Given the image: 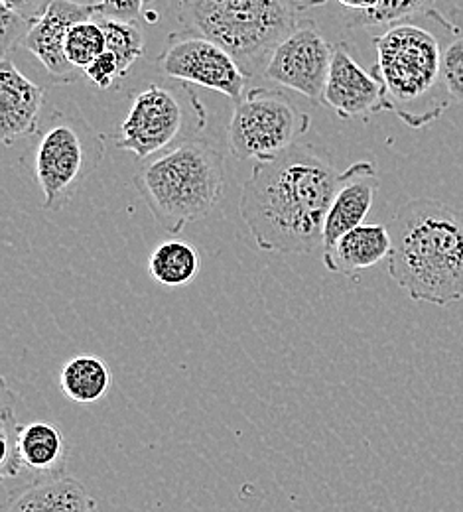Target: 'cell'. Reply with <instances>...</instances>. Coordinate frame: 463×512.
I'll return each instance as SVG.
<instances>
[{"mask_svg": "<svg viewBox=\"0 0 463 512\" xmlns=\"http://www.w3.org/2000/svg\"><path fill=\"white\" fill-rule=\"evenodd\" d=\"M339 176L326 148L304 142L257 164L239 201L241 219L257 247L300 255L324 245V225Z\"/></svg>", "mask_w": 463, "mask_h": 512, "instance_id": "1", "label": "cell"}, {"mask_svg": "<svg viewBox=\"0 0 463 512\" xmlns=\"http://www.w3.org/2000/svg\"><path fill=\"white\" fill-rule=\"evenodd\" d=\"M389 274L414 300L446 308L463 300V213L438 199H412L391 225Z\"/></svg>", "mask_w": 463, "mask_h": 512, "instance_id": "2", "label": "cell"}, {"mask_svg": "<svg viewBox=\"0 0 463 512\" xmlns=\"http://www.w3.org/2000/svg\"><path fill=\"white\" fill-rule=\"evenodd\" d=\"M133 184L158 229L174 239L223 199L225 156L211 140L190 138L146 162Z\"/></svg>", "mask_w": 463, "mask_h": 512, "instance_id": "3", "label": "cell"}, {"mask_svg": "<svg viewBox=\"0 0 463 512\" xmlns=\"http://www.w3.org/2000/svg\"><path fill=\"white\" fill-rule=\"evenodd\" d=\"M379 75L391 113L410 128L438 121L452 97L442 71V42L426 26L412 22L385 28L375 38Z\"/></svg>", "mask_w": 463, "mask_h": 512, "instance_id": "4", "label": "cell"}, {"mask_svg": "<svg viewBox=\"0 0 463 512\" xmlns=\"http://www.w3.org/2000/svg\"><path fill=\"white\" fill-rule=\"evenodd\" d=\"M184 30L225 48L251 79L265 73L278 44L298 26V10L286 0H182Z\"/></svg>", "mask_w": 463, "mask_h": 512, "instance_id": "5", "label": "cell"}, {"mask_svg": "<svg viewBox=\"0 0 463 512\" xmlns=\"http://www.w3.org/2000/svg\"><path fill=\"white\" fill-rule=\"evenodd\" d=\"M105 150V136L95 132L75 105L56 109L34 158V176L44 195L42 207L50 213L64 209L79 186L101 166Z\"/></svg>", "mask_w": 463, "mask_h": 512, "instance_id": "6", "label": "cell"}, {"mask_svg": "<svg viewBox=\"0 0 463 512\" xmlns=\"http://www.w3.org/2000/svg\"><path fill=\"white\" fill-rule=\"evenodd\" d=\"M308 128L310 115L300 111L282 91L257 87L235 103L227 144L235 158L261 164L298 144Z\"/></svg>", "mask_w": 463, "mask_h": 512, "instance_id": "7", "label": "cell"}, {"mask_svg": "<svg viewBox=\"0 0 463 512\" xmlns=\"http://www.w3.org/2000/svg\"><path fill=\"white\" fill-rule=\"evenodd\" d=\"M182 85L180 93L158 83L140 89L121 125L117 146L138 160H148L164 150H172L192 121L203 125L205 113L199 101L188 105L196 95L186 91V83Z\"/></svg>", "mask_w": 463, "mask_h": 512, "instance_id": "8", "label": "cell"}, {"mask_svg": "<svg viewBox=\"0 0 463 512\" xmlns=\"http://www.w3.org/2000/svg\"><path fill=\"white\" fill-rule=\"evenodd\" d=\"M158 65L170 79L217 91L235 103L247 93L249 77L237 60L219 44L192 30L170 34Z\"/></svg>", "mask_w": 463, "mask_h": 512, "instance_id": "9", "label": "cell"}, {"mask_svg": "<svg viewBox=\"0 0 463 512\" xmlns=\"http://www.w3.org/2000/svg\"><path fill=\"white\" fill-rule=\"evenodd\" d=\"M333 52L335 44H330L312 20H300L272 52L263 75L272 83L322 105Z\"/></svg>", "mask_w": 463, "mask_h": 512, "instance_id": "10", "label": "cell"}, {"mask_svg": "<svg viewBox=\"0 0 463 512\" xmlns=\"http://www.w3.org/2000/svg\"><path fill=\"white\" fill-rule=\"evenodd\" d=\"M97 16V2L83 0H50L46 10L30 24L20 48L28 50L54 83H75L83 71L69 64L66 40L69 30Z\"/></svg>", "mask_w": 463, "mask_h": 512, "instance_id": "11", "label": "cell"}, {"mask_svg": "<svg viewBox=\"0 0 463 512\" xmlns=\"http://www.w3.org/2000/svg\"><path fill=\"white\" fill-rule=\"evenodd\" d=\"M339 119H363L391 111L385 87L375 71H367L351 56L347 44H335L324 103Z\"/></svg>", "mask_w": 463, "mask_h": 512, "instance_id": "12", "label": "cell"}, {"mask_svg": "<svg viewBox=\"0 0 463 512\" xmlns=\"http://www.w3.org/2000/svg\"><path fill=\"white\" fill-rule=\"evenodd\" d=\"M377 190L379 174L373 162H355L341 172L324 225V251L365 223Z\"/></svg>", "mask_w": 463, "mask_h": 512, "instance_id": "13", "label": "cell"}, {"mask_svg": "<svg viewBox=\"0 0 463 512\" xmlns=\"http://www.w3.org/2000/svg\"><path fill=\"white\" fill-rule=\"evenodd\" d=\"M44 101L46 89L4 58L0 64V136L6 146L38 134Z\"/></svg>", "mask_w": 463, "mask_h": 512, "instance_id": "14", "label": "cell"}, {"mask_svg": "<svg viewBox=\"0 0 463 512\" xmlns=\"http://www.w3.org/2000/svg\"><path fill=\"white\" fill-rule=\"evenodd\" d=\"M2 512H97V501L75 477L56 475L26 483L12 497H4Z\"/></svg>", "mask_w": 463, "mask_h": 512, "instance_id": "15", "label": "cell"}, {"mask_svg": "<svg viewBox=\"0 0 463 512\" xmlns=\"http://www.w3.org/2000/svg\"><path fill=\"white\" fill-rule=\"evenodd\" d=\"M391 251V229L379 223H363L324 251V264L333 274L351 278L389 258Z\"/></svg>", "mask_w": 463, "mask_h": 512, "instance_id": "16", "label": "cell"}, {"mask_svg": "<svg viewBox=\"0 0 463 512\" xmlns=\"http://www.w3.org/2000/svg\"><path fill=\"white\" fill-rule=\"evenodd\" d=\"M20 457L26 467V473H30L34 481L64 475L67 457L66 438L52 424H26L20 432Z\"/></svg>", "mask_w": 463, "mask_h": 512, "instance_id": "17", "label": "cell"}, {"mask_svg": "<svg viewBox=\"0 0 463 512\" xmlns=\"http://www.w3.org/2000/svg\"><path fill=\"white\" fill-rule=\"evenodd\" d=\"M113 375L103 359L91 353H81L69 359L60 371V388L69 400L77 404H95L111 388Z\"/></svg>", "mask_w": 463, "mask_h": 512, "instance_id": "18", "label": "cell"}, {"mask_svg": "<svg viewBox=\"0 0 463 512\" xmlns=\"http://www.w3.org/2000/svg\"><path fill=\"white\" fill-rule=\"evenodd\" d=\"M150 276L170 288L188 286L198 278L201 258L196 247L188 241L170 239L160 243L148 258Z\"/></svg>", "mask_w": 463, "mask_h": 512, "instance_id": "19", "label": "cell"}, {"mask_svg": "<svg viewBox=\"0 0 463 512\" xmlns=\"http://www.w3.org/2000/svg\"><path fill=\"white\" fill-rule=\"evenodd\" d=\"M440 2L442 0H379L375 10L363 16H351L349 22L361 28H391L395 24L412 22L416 18L442 22L450 16V12L456 6L450 12H446L440 6Z\"/></svg>", "mask_w": 463, "mask_h": 512, "instance_id": "20", "label": "cell"}, {"mask_svg": "<svg viewBox=\"0 0 463 512\" xmlns=\"http://www.w3.org/2000/svg\"><path fill=\"white\" fill-rule=\"evenodd\" d=\"M12 390L8 388L6 379H2V414H0V440H2V457H0V477L6 485L8 481H16L26 475V467L20 457V432L22 426L14 416Z\"/></svg>", "mask_w": 463, "mask_h": 512, "instance_id": "21", "label": "cell"}, {"mask_svg": "<svg viewBox=\"0 0 463 512\" xmlns=\"http://www.w3.org/2000/svg\"><path fill=\"white\" fill-rule=\"evenodd\" d=\"M97 22L101 24L107 40V52L113 54L119 62L121 69V79H125L134 62L144 56V36L138 24L134 22H125V20H115V18H103L97 16Z\"/></svg>", "mask_w": 463, "mask_h": 512, "instance_id": "22", "label": "cell"}, {"mask_svg": "<svg viewBox=\"0 0 463 512\" xmlns=\"http://www.w3.org/2000/svg\"><path fill=\"white\" fill-rule=\"evenodd\" d=\"M107 52V40L97 20H85L75 24L66 40V56L69 64L85 71L99 56Z\"/></svg>", "mask_w": 463, "mask_h": 512, "instance_id": "23", "label": "cell"}, {"mask_svg": "<svg viewBox=\"0 0 463 512\" xmlns=\"http://www.w3.org/2000/svg\"><path fill=\"white\" fill-rule=\"evenodd\" d=\"M458 26L450 34V40L442 46V71L452 101L463 105V8L456 10Z\"/></svg>", "mask_w": 463, "mask_h": 512, "instance_id": "24", "label": "cell"}, {"mask_svg": "<svg viewBox=\"0 0 463 512\" xmlns=\"http://www.w3.org/2000/svg\"><path fill=\"white\" fill-rule=\"evenodd\" d=\"M0 14H2V18H0V24H2V40H0L2 42V56L8 58L12 50L20 48L28 28H30V22L20 18L18 14L10 12L4 6H0Z\"/></svg>", "mask_w": 463, "mask_h": 512, "instance_id": "25", "label": "cell"}, {"mask_svg": "<svg viewBox=\"0 0 463 512\" xmlns=\"http://www.w3.org/2000/svg\"><path fill=\"white\" fill-rule=\"evenodd\" d=\"M148 2H152V0H99L97 16L136 24L140 20V16H144V6Z\"/></svg>", "mask_w": 463, "mask_h": 512, "instance_id": "26", "label": "cell"}, {"mask_svg": "<svg viewBox=\"0 0 463 512\" xmlns=\"http://www.w3.org/2000/svg\"><path fill=\"white\" fill-rule=\"evenodd\" d=\"M85 77L97 85L99 89H111L117 79H121V69H119V62L113 54L105 52L103 56H99L93 64L89 65L85 71Z\"/></svg>", "mask_w": 463, "mask_h": 512, "instance_id": "27", "label": "cell"}, {"mask_svg": "<svg viewBox=\"0 0 463 512\" xmlns=\"http://www.w3.org/2000/svg\"><path fill=\"white\" fill-rule=\"evenodd\" d=\"M48 4L50 0H0V6L8 8L10 12L28 20L30 24L46 10Z\"/></svg>", "mask_w": 463, "mask_h": 512, "instance_id": "28", "label": "cell"}, {"mask_svg": "<svg viewBox=\"0 0 463 512\" xmlns=\"http://www.w3.org/2000/svg\"><path fill=\"white\" fill-rule=\"evenodd\" d=\"M345 10L353 12V16H363L369 14L371 10L377 8L379 0H337Z\"/></svg>", "mask_w": 463, "mask_h": 512, "instance_id": "29", "label": "cell"}, {"mask_svg": "<svg viewBox=\"0 0 463 512\" xmlns=\"http://www.w3.org/2000/svg\"><path fill=\"white\" fill-rule=\"evenodd\" d=\"M290 6H294L298 12L300 10H310V8H316V6H322L326 4L328 0H286Z\"/></svg>", "mask_w": 463, "mask_h": 512, "instance_id": "30", "label": "cell"}]
</instances>
